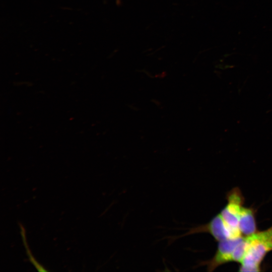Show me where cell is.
Returning a JSON list of instances; mask_svg holds the SVG:
<instances>
[{
    "label": "cell",
    "mask_w": 272,
    "mask_h": 272,
    "mask_svg": "<svg viewBox=\"0 0 272 272\" xmlns=\"http://www.w3.org/2000/svg\"><path fill=\"white\" fill-rule=\"evenodd\" d=\"M255 213L254 208L242 207L238 223V228L242 235L247 236L257 231Z\"/></svg>",
    "instance_id": "cell-5"
},
{
    "label": "cell",
    "mask_w": 272,
    "mask_h": 272,
    "mask_svg": "<svg viewBox=\"0 0 272 272\" xmlns=\"http://www.w3.org/2000/svg\"><path fill=\"white\" fill-rule=\"evenodd\" d=\"M243 237L242 236L219 242L213 257L207 260L200 261L196 267L206 266L207 270L211 272L222 264L233 261L234 250Z\"/></svg>",
    "instance_id": "cell-4"
},
{
    "label": "cell",
    "mask_w": 272,
    "mask_h": 272,
    "mask_svg": "<svg viewBox=\"0 0 272 272\" xmlns=\"http://www.w3.org/2000/svg\"><path fill=\"white\" fill-rule=\"evenodd\" d=\"M226 199L227 204L221 211L220 214L230 229L233 237L242 236L238 228V223L244 198L240 189L238 187H235L227 192Z\"/></svg>",
    "instance_id": "cell-2"
},
{
    "label": "cell",
    "mask_w": 272,
    "mask_h": 272,
    "mask_svg": "<svg viewBox=\"0 0 272 272\" xmlns=\"http://www.w3.org/2000/svg\"><path fill=\"white\" fill-rule=\"evenodd\" d=\"M202 233L210 234L218 242L229 238H234L230 229L220 213L214 217L208 223L188 228L185 233L172 237L169 241L173 242L183 237Z\"/></svg>",
    "instance_id": "cell-3"
},
{
    "label": "cell",
    "mask_w": 272,
    "mask_h": 272,
    "mask_svg": "<svg viewBox=\"0 0 272 272\" xmlns=\"http://www.w3.org/2000/svg\"><path fill=\"white\" fill-rule=\"evenodd\" d=\"M246 249L239 271H260L266 255L272 251V226L245 236Z\"/></svg>",
    "instance_id": "cell-1"
},
{
    "label": "cell",
    "mask_w": 272,
    "mask_h": 272,
    "mask_svg": "<svg viewBox=\"0 0 272 272\" xmlns=\"http://www.w3.org/2000/svg\"><path fill=\"white\" fill-rule=\"evenodd\" d=\"M21 225V235L22 236L23 241L24 242V244L25 246L27 253L28 254V255L30 261L33 264V265L36 267L37 270L40 271H47V270H46L42 266H41L40 264H39L33 258V257L31 254L30 251H29V249L27 246V242L26 241V238H25V230L24 229L23 226L21 225V224H20Z\"/></svg>",
    "instance_id": "cell-6"
}]
</instances>
